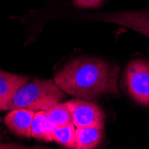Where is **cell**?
I'll return each instance as SVG.
<instances>
[{
  "label": "cell",
  "instance_id": "8fae6325",
  "mask_svg": "<svg viewBox=\"0 0 149 149\" xmlns=\"http://www.w3.org/2000/svg\"><path fill=\"white\" fill-rule=\"evenodd\" d=\"M75 130L76 127L72 123L63 127L54 128L52 130L53 140L65 147L76 148Z\"/></svg>",
  "mask_w": 149,
  "mask_h": 149
},
{
  "label": "cell",
  "instance_id": "6da1fadb",
  "mask_svg": "<svg viewBox=\"0 0 149 149\" xmlns=\"http://www.w3.org/2000/svg\"><path fill=\"white\" fill-rule=\"evenodd\" d=\"M119 69L115 64L97 58L80 57L66 64L56 75V84L65 93L93 99L118 94Z\"/></svg>",
  "mask_w": 149,
  "mask_h": 149
},
{
  "label": "cell",
  "instance_id": "52a82bcc",
  "mask_svg": "<svg viewBox=\"0 0 149 149\" xmlns=\"http://www.w3.org/2000/svg\"><path fill=\"white\" fill-rule=\"evenodd\" d=\"M27 81V77L0 71V110L7 111V104L13 95Z\"/></svg>",
  "mask_w": 149,
  "mask_h": 149
},
{
  "label": "cell",
  "instance_id": "277c9868",
  "mask_svg": "<svg viewBox=\"0 0 149 149\" xmlns=\"http://www.w3.org/2000/svg\"><path fill=\"white\" fill-rule=\"evenodd\" d=\"M123 85L135 103L149 108V61L145 59L131 61L123 74Z\"/></svg>",
  "mask_w": 149,
  "mask_h": 149
},
{
  "label": "cell",
  "instance_id": "8992f818",
  "mask_svg": "<svg viewBox=\"0 0 149 149\" xmlns=\"http://www.w3.org/2000/svg\"><path fill=\"white\" fill-rule=\"evenodd\" d=\"M35 112L17 108L13 109L5 117V123L9 130L19 137H31V123Z\"/></svg>",
  "mask_w": 149,
  "mask_h": 149
},
{
  "label": "cell",
  "instance_id": "9c48e42d",
  "mask_svg": "<svg viewBox=\"0 0 149 149\" xmlns=\"http://www.w3.org/2000/svg\"><path fill=\"white\" fill-rule=\"evenodd\" d=\"M46 117L52 129L72 123V115L66 103L54 104L45 111Z\"/></svg>",
  "mask_w": 149,
  "mask_h": 149
},
{
  "label": "cell",
  "instance_id": "ba28073f",
  "mask_svg": "<svg viewBox=\"0 0 149 149\" xmlns=\"http://www.w3.org/2000/svg\"><path fill=\"white\" fill-rule=\"evenodd\" d=\"M104 138V126L76 128L75 139L76 148L91 149L96 148Z\"/></svg>",
  "mask_w": 149,
  "mask_h": 149
},
{
  "label": "cell",
  "instance_id": "7c38bea8",
  "mask_svg": "<svg viewBox=\"0 0 149 149\" xmlns=\"http://www.w3.org/2000/svg\"><path fill=\"white\" fill-rule=\"evenodd\" d=\"M72 6L81 9H97L103 6L104 0H72Z\"/></svg>",
  "mask_w": 149,
  "mask_h": 149
},
{
  "label": "cell",
  "instance_id": "7a4b0ae2",
  "mask_svg": "<svg viewBox=\"0 0 149 149\" xmlns=\"http://www.w3.org/2000/svg\"><path fill=\"white\" fill-rule=\"evenodd\" d=\"M63 91L51 79H34L27 81L13 95L7 110L23 108L33 112L46 111L58 104L64 97Z\"/></svg>",
  "mask_w": 149,
  "mask_h": 149
},
{
  "label": "cell",
  "instance_id": "3957f363",
  "mask_svg": "<svg viewBox=\"0 0 149 149\" xmlns=\"http://www.w3.org/2000/svg\"><path fill=\"white\" fill-rule=\"evenodd\" d=\"M75 19L86 21H98L123 26L149 38V9L77 13L69 12Z\"/></svg>",
  "mask_w": 149,
  "mask_h": 149
},
{
  "label": "cell",
  "instance_id": "5b68a950",
  "mask_svg": "<svg viewBox=\"0 0 149 149\" xmlns=\"http://www.w3.org/2000/svg\"><path fill=\"white\" fill-rule=\"evenodd\" d=\"M72 115V123L76 128L104 126V114L101 108L94 103L74 99L66 102Z\"/></svg>",
  "mask_w": 149,
  "mask_h": 149
},
{
  "label": "cell",
  "instance_id": "30bf717a",
  "mask_svg": "<svg viewBox=\"0 0 149 149\" xmlns=\"http://www.w3.org/2000/svg\"><path fill=\"white\" fill-rule=\"evenodd\" d=\"M52 130L47 120L45 111L36 112L31 123V137L39 140L53 141Z\"/></svg>",
  "mask_w": 149,
  "mask_h": 149
}]
</instances>
